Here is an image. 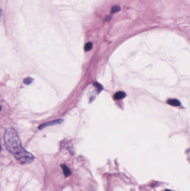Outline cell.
<instances>
[{
	"instance_id": "1",
	"label": "cell",
	"mask_w": 190,
	"mask_h": 191,
	"mask_svg": "<svg viewBox=\"0 0 190 191\" xmlns=\"http://www.w3.org/2000/svg\"><path fill=\"white\" fill-rule=\"evenodd\" d=\"M4 142L7 150L22 164L32 163L35 157L22 146V142L15 130L8 128L4 134Z\"/></svg>"
},
{
	"instance_id": "2",
	"label": "cell",
	"mask_w": 190,
	"mask_h": 191,
	"mask_svg": "<svg viewBox=\"0 0 190 191\" xmlns=\"http://www.w3.org/2000/svg\"><path fill=\"white\" fill-rule=\"evenodd\" d=\"M62 121L63 120L62 119H59V120H53V121L47 122L46 123H43L42 125H40L39 126V129L42 130L46 127H48L49 126H53V125H55L57 124H60L62 122Z\"/></svg>"
},
{
	"instance_id": "3",
	"label": "cell",
	"mask_w": 190,
	"mask_h": 191,
	"mask_svg": "<svg viewBox=\"0 0 190 191\" xmlns=\"http://www.w3.org/2000/svg\"><path fill=\"white\" fill-rule=\"evenodd\" d=\"M63 171V172H64V174L65 175V177H67L69 176H70L72 174V172L70 171V169H69V168L65 164H61L60 166Z\"/></svg>"
},
{
	"instance_id": "4",
	"label": "cell",
	"mask_w": 190,
	"mask_h": 191,
	"mask_svg": "<svg viewBox=\"0 0 190 191\" xmlns=\"http://www.w3.org/2000/svg\"><path fill=\"white\" fill-rule=\"evenodd\" d=\"M125 96V93L122 91H119V92H118L114 94V99H115L116 100H119V99L124 98Z\"/></svg>"
},
{
	"instance_id": "5",
	"label": "cell",
	"mask_w": 190,
	"mask_h": 191,
	"mask_svg": "<svg viewBox=\"0 0 190 191\" xmlns=\"http://www.w3.org/2000/svg\"><path fill=\"white\" fill-rule=\"evenodd\" d=\"M167 103L169 105H171V106H180V105H181L180 102L178 99H169L167 101Z\"/></svg>"
},
{
	"instance_id": "6",
	"label": "cell",
	"mask_w": 190,
	"mask_h": 191,
	"mask_svg": "<svg viewBox=\"0 0 190 191\" xmlns=\"http://www.w3.org/2000/svg\"><path fill=\"white\" fill-rule=\"evenodd\" d=\"M32 81H33V79L32 78H31V77H26L23 80L24 83H25L26 85H30L31 83L32 82Z\"/></svg>"
},
{
	"instance_id": "7",
	"label": "cell",
	"mask_w": 190,
	"mask_h": 191,
	"mask_svg": "<svg viewBox=\"0 0 190 191\" xmlns=\"http://www.w3.org/2000/svg\"><path fill=\"white\" fill-rule=\"evenodd\" d=\"M120 10H121V7L119 6H113L111 8V13H116L118 12V11H119Z\"/></svg>"
},
{
	"instance_id": "8",
	"label": "cell",
	"mask_w": 190,
	"mask_h": 191,
	"mask_svg": "<svg viewBox=\"0 0 190 191\" xmlns=\"http://www.w3.org/2000/svg\"><path fill=\"white\" fill-rule=\"evenodd\" d=\"M92 47H93V44L92 43H88L86 44V46H85V50L89 51L92 49Z\"/></svg>"
},
{
	"instance_id": "9",
	"label": "cell",
	"mask_w": 190,
	"mask_h": 191,
	"mask_svg": "<svg viewBox=\"0 0 190 191\" xmlns=\"http://www.w3.org/2000/svg\"><path fill=\"white\" fill-rule=\"evenodd\" d=\"M2 13H2V10L0 8V20H1V18H2Z\"/></svg>"
},
{
	"instance_id": "10",
	"label": "cell",
	"mask_w": 190,
	"mask_h": 191,
	"mask_svg": "<svg viewBox=\"0 0 190 191\" xmlns=\"http://www.w3.org/2000/svg\"><path fill=\"white\" fill-rule=\"evenodd\" d=\"M1 150H2V147H1V146L0 145V152H1Z\"/></svg>"
},
{
	"instance_id": "11",
	"label": "cell",
	"mask_w": 190,
	"mask_h": 191,
	"mask_svg": "<svg viewBox=\"0 0 190 191\" xmlns=\"http://www.w3.org/2000/svg\"><path fill=\"white\" fill-rule=\"evenodd\" d=\"M165 191H172V190H165Z\"/></svg>"
},
{
	"instance_id": "12",
	"label": "cell",
	"mask_w": 190,
	"mask_h": 191,
	"mask_svg": "<svg viewBox=\"0 0 190 191\" xmlns=\"http://www.w3.org/2000/svg\"><path fill=\"white\" fill-rule=\"evenodd\" d=\"M1 107H0V111H1Z\"/></svg>"
}]
</instances>
